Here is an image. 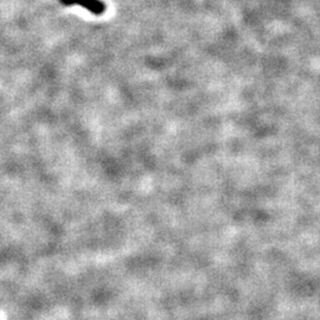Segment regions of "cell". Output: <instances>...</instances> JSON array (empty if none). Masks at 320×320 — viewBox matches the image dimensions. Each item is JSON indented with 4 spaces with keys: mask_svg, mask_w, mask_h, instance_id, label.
Returning <instances> with one entry per match:
<instances>
[{
    "mask_svg": "<svg viewBox=\"0 0 320 320\" xmlns=\"http://www.w3.org/2000/svg\"><path fill=\"white\" fill-rule=\"evenodd\" d=\"M58 2L67 7L78 5L95 16H101L106 12V4L102 0H58Z\"/></svg>",
    "mask_w": 320,
    "mask_h": 320,
    "instance_id": "6da1fadb",
    "label": "cell"
}]
</instances>
